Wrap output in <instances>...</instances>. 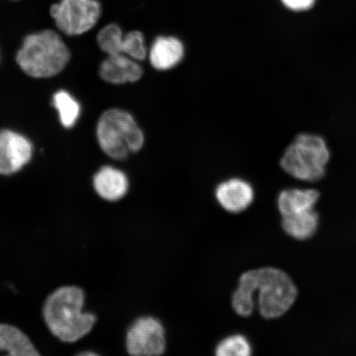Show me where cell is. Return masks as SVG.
Wrapping results in <instances>:
<instances>
[{
    "label": "cell",
    "instance_id": "obj_1",
    "mask_svg": "<svg viewBox=\"0 0 356 356\" xmlns=\"http://www.w3.org/2000/svg\"><path fill=\"white\" fill-rule=\"evenodd\" d=\"M255 293H258V309L266 319L282 317L298 296L295 283L283 270L274 267L248 270L240 277L238 289L232 296L236 314L248 317L253 313Z\"/></svg>",
    "mask_w": 356,
    "mask_h": 356
},
{
    "label": "cell",
    "instance_id": "obj_2",
    "mask_svg": "<svg viewBox=\"0 0 356 356\" xmlns=\"http://www.w3.org/2000/svg\"><path fill=\"white\" fill-rule=\"evenodd\" d=\"M71 51L58 31L43 29L26 35L15 56L22 72L35 79L56 77L71 60Z\"/></svg>",
    "mask_w": 356,
    "mask_h": 356
},
{
    "label": "cell",
    "instance_id": "obj_3",
    "mask_svg": "<svg viewBox=\"0 0 356 356\" xmlns=\"http://www.w3.org/2000/svg\"><path fill=\"white\" fill-rule=\"evenodd\" d=\"M86 295L82 289L64 286L47 298L43 316L53 335L65 342H74L91 332L96 316L83 312Z\"/></svg>",
    "mask_w": 356,
    "mask_h": 356
},
{
    "label": "cell",
    "instance_id": "obj_4",
    "mask_svg": "<svg viewBox=\"0 0 356 356\" xmlns=\"http://www.w3.org/2000/svg\"><path fill=\"white\" fill-rule=\"evenodd\" d=\"M96 139L108 157L123 161L143 148L145 135L129 111L118 108L102 113L96 124Z\"/></svg>",
    "mask_w": 356,
    "mask_h": 356
},
{
    "label": "cell",
    "instance_id": "obj_5",
    "mask_svg": "<svg viewBox=\"0 0 356 356\" xmlns=\"http://www.w3.org/2000/svg\"><path fill=\"white\" fill-rule=\"evenodd\" d=\"M329 159L330 150L322 136L302 133L284 150L280 164L296 179L318 181L324 177Z\"/></svg>",
    "mask_w": 356,
    "mask_h": 356
},
{
    "label": "cell",
    "instance_id": "obj_6",
    "mask_svg": "<svg viewBox=\"0 0 356 356\" xmlns=\"http://www.w3.org/2000/svg\"><path fill=\"white\" fill-rule=\"evenodd\" d=\"M50 15L58 32L67 37H79L95 28L102 7L97 0H60L53 4Z\"/></svg>",
    "mask_w": 356,
    "mask_h": 356
},
{
    "label": "cell",
    "instance_id": "obj_7",
    "mask_svg": "<svg viewBox=\"0 0 356 356\" xmlns=\"http://www.w3.org/2000/svg\"><path fill=\"white\" fill-rule=\"evenodd\" d=\"M127 353L133 356H159L165 353V330L158 318L146 316L136 320L128 329Z\"/></svg>",
    "mask_w": 356,
    "mask_h": 356
},
{
    "label": "cell",
    "instance_id": "obj_8",
    "mask_svg": "<svg viewBox=\"0 0 356 356\" xmlns=\"http://www.w3.org/2000/svg\"><path fill=\"white\" fill-rule=\"evenodd\" d=\"M34 145L24 134L4 128L0 130V175L12 176L32 161Z\"/></svg>",
    "mask_w": 356,
    "mask_h": 356
},
{
    "label": "cell",
    "instance_id": "obj_9",
    "mask_svg": "<svg viewBox=\"0 0 356 356\" xmlns=\"http://www.w3.org/2000/svg\"><path fill=\"white\" fill-rule=\"evenodd\" d=\"M99 74L106 83L121 86L139 81L144 70L139 61L124 55L106 56L101 62Z\"/></svg>",
    "mask_w": 356,
    "mask_h": 356
},
{
    "label": "cell",
    "instance_id": "obj_10",
    "mask_svg": "<svg viewBox=\"0 0 356 356\" xmlns=\"http://www.w3.org/2000/svg\"><path fill=\"white\" fill-rule=\"evenodd\" d=\"M216 197L222 209L230 213L246 210L254 199V191L241 178H231L221 182L216 190Z\"/></svg>",
    "mask_w": 356,
    "mask_h": 356
},
{
    "label": "cell",
    "instance_id": "obj_11",
    "mask_svg": "<svg viewBox=\"0 0 356 356\" xmlns=\"http://www.w3.org/2000/svg\"><path fill=\"white\" fill-rule=\"evenodd\" d=\"M92 185L101 198L113 202L126 197L130 184L127 175L121 169L105 165L93 176Z\"/></svg>",
    "mask_w": 356,
    "mask_h": 356
},
{
    "label": "cell",
    "instance_id": "obj_12",
    "mask_svg": "<svg viewBox=\"0 0 356 356\" xmlns=\"http://www.w3.org/2000/svg\"><path fill=\"white\" fill-rule=\"evenodd\" d=\"M185 56V47L180 39L172 35H159L149 49L148 56L151 65L159 71L175 68Z\"/></svg>",
    "mask_w": 356,
    "mask_h": 356
},
{
    "label": "cell",
    "instance_id": "obj_13",
    "mask_svg": "<svg viewBox=\"0 0 356 356\" xmlns=\"http://www.w3.org/2000/svg\"><path fill=\"white\" fill-rule=\"evenodd\" d=\"M319 197L317 190H284L278 197L279 211L282 216L313 211Z\"/></svg>",
    "mask_w": 356,
    "mask_h": 356
},
{
    "label": "cell",
    "instance_id": "obj_14",
    "mask_svg": "<svg viewBox=\"0 0 356 356\" xmlns=\"http://www.w3.org/2000/svg\"><path fill=\"white\" fill-rule=\"evenodd\" d=\"M51 106L56 111L60 126L71 130L78 124L82 115V105L72 92L58 89L51 97Z\"/></svg>",
    "mask_w": 356,
    "mask_h": 356
},
{
    "label": "cell",
    "instance_id": "obj_15",
    "mask_svg": "<svg viewBox=\"0 0 356 356\" xmlns=\"http://www.w3.org/2000/svg\"><path fill=\"white\" fill-rule=\"evenodd\" d=\"M0 351L13 356L38 355L29 338L19 328L8 324H0Z\"/></svg>",
    "mask_w": 356,
    "mask_h": 356
},
{
    "label": "cell",
    "instance_id": "obj_16",
    "mask_svg": "<svg viewBox=\"0 0 356 356\" xmlns=\"http://www.w3.org/2000/svg\"><path fill=\"white\" fill-rule=\"evenodd\" d=\"M319 216L314 210L282 216V227L286 233L298 240L309 239L318 227Z\"/></svg>",
    "mask_w": 356,
    "mask_h": 356
},
{
    "label": "cell",
    "instance_id": "obj_17",
    "mask_svg": "<svg viewBox=\"0 0 356 356\" xmlns=\"http://www.w3.org/2000/svg\"><path fill=\"white\" fill-rule=\"evenodd\" d=\"M124 34L121 26L111 24L102 28L97 35V43L106 56L122 54Z\"/></svg>",
    "mask_w": 356,
    "mask_h": 356
},
{
    "label": "cell",
    "instance_id": "obj_18",
    "mask_svg": "<svg viewBox=\"0 0 356 356\" xmlns=\"http://www.w3.org/2000/svg\"><path fill=\"white\" fill-rule=\"evenodd\" d=\"M218 356H249L252 354L250 343L242 335H233L225 338L216 349Z\"/></svg>",
    "mask_w": 356,
    "mask_h": 356
},
{
    "label": "cell",
    "instance_id": "obj_19",
    "mask_svg": "<svg viewBox=\"0 0 356 356\" xmlns=\"http://www.w3.org/2000/svg\"><path fill=\"white\" fill-rule=\"evenodd\" d=\"M148 53L143 33L139 31H132V32L124 34L122 54L133 60L142 61L146 59Z\"/></svg>",
    "mask_w": 356,
    "mask_h": 356
},
{
    "label": "cell",
    "instance_id": "obj_20",
    "mask_svg": "<svg viewBox=\"0 0 356 356\" xmlns=\"http://www.w3.org/2000/svg\"><path fill=\"white\" fill-rule=\"evenodd\" d=\"M280 1L289 11L302 13L314 8L317 0H280Z\"/></svg>",
    "mask_w": 356,
    "mask_h": 356
},
{
    "label": "cell",
    "instance_id": "obj_21",
    "mask_svg": "<svg viewBox=\"0 0 356 356\" xmlns=\"http://www.w3.org/2000/svg\"><path fill=\"white\" fill-rule=\"evenodd\" d=\"M80 355H96L97 354L95 353H81Z\"/></svg>",
    "mask_w": 356,
    "mask_h": 356
},
{
    "label": "cell",
    "instance_id": "obj_22",
    "mask_svg": "<svg viewBox=\"0 0 356 356\" xmlns=\"http://www.w3.org/2000/svg\"><path fill=\"white\" fill-rule=\"evenodd\" d=\"M0 61H1V54H0Z\"/></svg>",
    "mask_w": 356,
    "mask_h": 356
}]
</instances>
